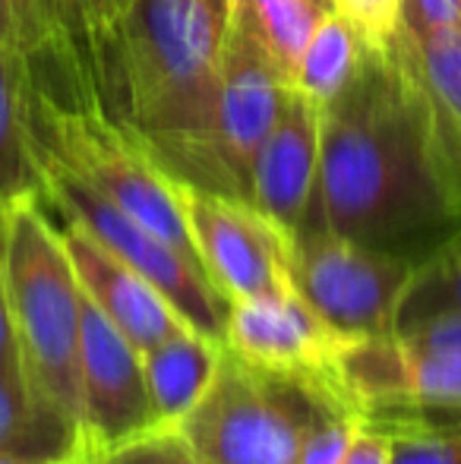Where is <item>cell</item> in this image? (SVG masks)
Masks as SVG:
<instances>
[{
  "label": "cell",
  "instance_id": "1",
  "mask_svg": "<svg viewBox=\"0 0 461 464\" xmlns=\"http://www.w3.org/2000/svg\"><path fill=\"white\" fill-rule=\"evenodd\" d=\"M307 227L414 266L461 234V193L430 102L395 38L367 44L354 80L322 104L320 193Z\"/></svg>",
  "mask_w": 461,
  "mask_h": 464
},
{
  "label": "cell",
  "instance_id": "2",
  "mask_svg": "<svg viewBox=\"0 0 461 464\" xmlns=\"http://www.w3.org/2000/svg\"><path fill=\"white\" fill-rule=\"evenodd\" d=\"M92 98L180 184L231 196L218 76L231 0H70Z\"/></svg>",
  "mask_w": 461,
  "mask_h": 464
},
{
  "label": "cell",
  "instance_id": "3",
  "mask_svg": "<svg viewBox=\"0 0 461 464\" xmlns=\"http://www.w3.org/2000/svg\"><path fill=\"white\" fill-rule=\"evenodd\" d=\"M4 266L19 367L80 423L82 287L44 202L6 208Z\"/></svg>",
  "mask_w": 461,
  "mask_h": 464
},
{
  "label": "cell",
  "instance_id": "4",
  "mask_svg": "<svg viewBox=\"0 0 461 464\" xmlns=\"http://www.w3.org/2000/svg\"><path fill=\"white\" fill-rule=\"evenodd\" d=\"M345 401L326 379L256 367L222 344L216 376L178 433L203 464H297L313 420Z\"/></svg>",
  "mask_w": 461,
  "mask_h": 464
},
{
  "label": "cell",
  "instance_id": "5",
  "mask_svg": "<svg viewBox=\"0 0 461 464\" xmlns=\"http://www.w3.org/2000/svg\"><path fill=\"white\" fill-rule=\"evenodd\" d=\"M32 140L42 161H54L86 180L146 231L199 263L180 180H174L136 136L105 117L99 104L63 108L32 89Z\"/></svg>",
  "mask_w": 461,
  "mask_h": 464
},
{
  "label": "cell",
  "instance_id": "6",
  "mask_svg": "<svg viewBox=\"0 0 461 464\" xmlns=\"http://www.w3.org/2000/svg\"><path fill=\"white\" fill-rule=\"evenodd\" d=\"M42 161V159H38ZM44 168V208L57 212L61 218L86 227L105 250H111L120 263L149 278L174 310L184 316V323L199 335H209L225 344V319H228L231 300L216 287L209 272L197 259L184 256L155 237L152 231L133 221L127 212L108 202L99 189H92L76 174L63 171L54 161H42Z\"/></svg>",
  "mask_w": 461,
  "mask_h": 464
},
{
  "label": "cell",
  "instance_id": "7",
  "mask_svg": "<svg viewBox=\"0 0 461 464\" xmlns=\"http://www.w3.org/2000/svg\"><path fill=\"white\" fill-rule=\"evenodd\" d=\"M291 287L345 338L395 335L399 306L418 266L370 250L329 227L291 234Z\"/></svg>",
  "mask_w": 461,
  "mask_h": 464
},
{
  "label": "cell",
  "instance_id": "8",
  "mask_svg": "<svg viewBox=\"0 0 461 464\" xmlns=\"http://www.w3.org/2000/svg\"><path fill=\"white\" fill-rule=\"evenodd\" d=\"M332 385L360 420L461 414V351L418 348L399 335L348 338Z\"/></svg>",
  "mask_w": 461,
  "mask_h": 464
},
{
  "label": "cell",
  "instance_id": "9",
  "mask_svg": "<svg viewBox=\"0 0 461 464\" xmlns=\"http://www.w3.org/2000/svg\"><path fill=\"white\" fill-rule=\"evenodd\" d=\"M199 263L228 300L291 291V234L237 196L180 184Z\"/></svg>",
  "mask_w": 461,
  "mask_h": 464
},
{
  "label": "cell",
  "instance_id": "10",
  "mask_svg": "<svg viewBox=\"0 0 461 464\" xmlns=\"http://www.w3.org/2000/svg\"><path fill=\"white\" fill-rule=\"evenodd\" d=\"M152 430L142 351L82 291L80 440L86 464Z\"/></svg>",
  "mask_w": 461,
  "mask_h": 464
},
{
  "label": "cell",
  "instance_id": "11",
  "mask_svg": "<svg viewBox=\"0 0 461 464\" xmlns=\"http://www.w3.org/2000/svg\"><path fill=\"white\" fill-rule=\"evenodd\" d=\"M291 86L294 82L282 73L263 38L231 6L228 42L218 76V152L231 196L237 199L250 202L253 161L275 127Z\"/></svg>",
  "mask_w": 461,
  "mask_h": 464
},
{
  "label": "cell",
  "instance_id": "12",
  "mask_svg": "<svg viewBox=\"0 0 461 464\" xmlns=\"http://www.w3.org/2000/svg\"><path fill=\"white\" fill-rule=\"evenodd\" d=\"M345 342L294 287L269 297L231 300L225 319V344L234 354L291 376L332 382L335 357Z\"/></svg>",
  "mask_w": 461,
  "mask_h": 464
},
{
  "label": "cell",
  "instance_id": "13",
  "mask_svg": "<svg viewBox=\"0 0 461 464\" xmlns=\"http://www.w3.org/2000/svg\"><path fill=\"white\" fill-rule=\"evenodd\" d=\"M320 152L322 104L291 86L275 127L253 161L250 178V202L284 234L303 231L313 221L320 193Z\"/></svg>",
  "mask_w": 461,
  "mask_h": 464
},
{
  "label": "cell",
  "instance_id": "14",
  "mask_svg": "<svg viewBox=\"0 0 461 464\" xmlns=\"http://www.w3.org/2000/svg\"><path fill=\"white\" fill-rule=\"evenodd\" d=\"M57 227H61L63 246H67L70 263H73L86 297L111 319L136 348L149 351L165 342V338L190 329L184 323V316L171 306V300L152 281L142 278L127 263H120L86 227L73 225L67 218H61Z\"/></svg>",
  "mask_w": 461,
  "mask_h": 464
},
{
  "label": "cell",
  "instance_id": "15",
  "mask_svg": "<svg viewBox=\"0 0 461 464\" xmlns=\"http://www.w3.org/2000/svg\"><path fill=\"white\" fill-rule=\"evenodd\" d=\"M0 44L29 63L32 86L48 102L95 104L76 51L70 0H0Z\"/></svg>",
  "mask_w": 461,
  "mask_h": 464
},
{
  "label": "cell",
  "instance_id": "16",
  "mask_svg": "<svg viewBox=\"0 0 461 464\" xmlns=\"http://www.w3.org/2000/svg\"><path fill=\"white\" fill-rule=\"evenodd\" d=\"M0 455L86 464L80 423L42 395L23 367L0 370Z\"/></svg>",
  "mask_w": 461,
  "mask_h": 464
},
{
  "label": "cell",
  "instance_id": "17",
  "mask_svg": "<svg viewBox=\"0 0 461 464\" xmlns=\"http://www.w3.org/2000/svg\"><path fill=\"white\" fill-rule=\"evenodd\" d=\"M222 342L184 329L155 348L142 351V372L152 404L155 430H174L206 395L216 376Z\"/></svg>",
  "mask_w": 461,
  "mask_h": 464
},
{
  "label": "cell",
  "instance_id": "18",
  "mask_svg": "<svg viewBox=\"0 0 461 464\" xmlns=\"http://www.w3.org/2000/svg\"><path fill=\"white\" fill-rule=\"evenodd\" d=\"M32 73L0 44V206L44 199V168L32 140Z\"/></svg>",
  "mask_w": 461,
  "mask_h": 464
},
{
  "label": "cell",
  "instance_id": "19",
  "mask_svg": "<svg viewBox=\"0 0 461 464\" xmlns=\"http://www.w3.org/2000/svg\"><path fill=\"white\" fill-rule=\"evenodd\" d=\"M392 38L405 48L424 86L439 152L461 193V25H446L420 38L395 29Z\"/></svg>",
  "mask_w": 461,
  "mask_h": 464
},
{
  "label": "cell",
  "instance_id": "20",
  "mask_svg": "<svg viewBox=\"0 0 461 464\" xmlns=\"http://www.w3.org/2000/svg\"><path fill=\"white\" fill-rule=\"evenodd\" d=\"M367 44H373V42H367V38L360 35V29L351 23L345 13H339V10L326 13L320 29L310 38L307 51L301 54L294 86L320 104L332 102V98L354 80Z\"/></svg>",
  "mask_w": 461,
  "mask_h": 464
},
{
  "label": "cell",
  "instance_id": "21",
  "mask_svg": "<svg viewBox=\"0 0 461 464\" xmlns=\"http://www.w3.org/2000/svg\"><path fill=\"white\" fill-rule=\"evenodd\" d=\"M231 6L253 25L282 73L294 82L301 54L320 29L326 10L316 0H231Z\"/></svg>",
  "mask_w": 461,
  "mask_h": 464
},
{
  "label": "cell",
  "instance_id": "22",
  "mask_svg": "<svg viewBox=\"0 0 461 464\" xmlns=\"http://www.w3.org/2000/svg\"><path fill=\"white\" fill-rule=\"evenodd\" d=\"M461 313V234L427 263L418 266L399 306L395 332L414 329L427 319Z\"/></svg>",
  "mask_w": 461,
  "mask_h": 464
},
{
  "label": "cell",
  "instance_id": "23",
  "mask_svg": "<svg viewBox=\"0 0 461 464\" xmlns=\"http://www.w3.org/2000/svg\"><path fill=\"white\" fill-rule=\"evenodd\" d=\"M367 423L389 430L392 464H461V414H414Z\"/></svg>",
  "mask_w": 461,
  "mask_h": 464
},
{
  "label": "cell",
  "instance_id": "24",
  "mask_svg": "<svg viewBox=\"0 0 461 464\" xmlns=\"http://www.w3.org/2000/svg\"><path fill=\"white\" fill-rule=\"evenodd\" d=\"M357 423H360V417L354 414V408L348 401L329 404L310 427L301 455H297V464H339Z\"/></svg>",
  "mask_w": 461,
  "mask_h": 464
},
{
  "label": "cell",
  "instance_id": "25",
  "mask_svg": "<svg viewBox=\"0 0 461 464\" xmlns=\"http://www.w3.org/2000/svg\"><path fill=\"white\" fill-rule=\"evenodd\" d=\"M89 464H203L178 430H152Z\"/></svg>",
  "mask_w": 461,
  "mask_h": 464
},
{
  "label": "cell",
  "instance_id": "26",
  "mask_svg": "<svg viewBox=\"0 0 461 464\" xmlns=\"http://www.w3.org/2000/svg\"><path fill=\"white\" fill-rule=\"evenodd\" d=\"M335 10L345 13L367 42L389 44L399 29L401 0H339Z\"/></svg>",
  "mask_w": 461,
  "mask_h": 464
},
{
  "label": "cell",
  "instance_id": "27",
  "mask_svg": "<svg viewBox=\"0 0 461 464\" xmlns=\"http://www.w3.org/2000/svg\"><path fill=\"white\" fill-rule=\"evenodd\" d=\"M446 25H461V0H401V32L420 38Z\"/></svg>",
  "mask_w": 461,
  "mask_h": 464
},
{
  "label": "cell",
  "instance_id": "28",
  "mask_svg": "<svg viewBox=\"0 0 461 464\" xmlns=\"http://www.w3.org/2000/svg\"><path fill=\"white\" fill-rule=\"evenodd\" d=\"M339 464H392V436H389V430L360 420Z\"/></svg>",
  "mask_w": 461,
  "mask_h": 464
},
{
  "label": "cell",
  "instance_id": "29",
  "mask_svg": "<svg viewBox=\"0 0 461 464\" xmlns=\"http://www.w3.org/2000/svg\"><path fill=\"white\" fill-rule=\"evenodd\" d=\"M6 208L0 206V370L19 367V351H16V332H13L10 316V297H6Z\"/></svg>",
  "mask_w": 461,
  "mask_h": 464
},
{
  "label": "cell",
  "instance_id": "30",
  "mask_svg": "<svg viewBox=\"0 0 461 464\" xmlns=\"http://www.w3.org/2000/svg\"><path fill=\"white\" fill-rule=\"evenodd\" d=\"M0 464H82V461H57V459H23V455H0Z\"/></svg>",
  "mask_w": 461,
  "mask_h": 464
},
{
  "label": "cell",
  "instance_id": "31",
  "mask_svg": "<svg viewBox=\"0 0 461 464\" xmlns=\"http://www.w3.org/2000/svg\"><path fill=\"white\" fill-rule=\"evenodd\" d=\"M316 4H320V6H322V10H326V13H332L335 6H339V0H316Z\"/></svg>",
  "mask_w": 461,
  "mask_h": 464
}]
</instances>
